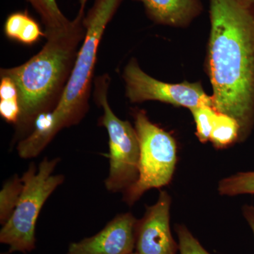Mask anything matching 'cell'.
<instances>
[{
    "label": "cell",
    "instance_id": "2",
    "mask_svg": "<svg viewBox=\"0 0 254 254\" xmlns=\"http://www.w3.org/2000/svg\"><path fill=\"white\" fill-rule=\"evenodd\" d=\"M88 1L79 0L80 9L69 28L46 37L39 53L19 66L0 70V76L11 78L18 90L21 113L14 126V143L27 137L37 119L52 113L59 104L86 36Z\"/></svg>",
    "mask_w": 254,
    "mask_h": 254
},
{
    "label": "cell",
    "instance_id": "1",
    "mask_svg": "<svg viewBox=\"0 0 254 254\" xmlns=\"http://www.w3.org/2000/svg\"><path fill=\"white\" fill-rule=\"evenodd\" d=\"M208 71L213 108L235 119L240 141L254 125V7L210 0Z\"/></svg>",
    "mask_w": 254,
    "mask_h": 254
},
{
    "label": "cell",
    "instance_id": "19",
    "mask_svg": "<svg viewBox=\"0 0 254 254\" xmlns=\"http://www.w3.org/2000/svg\"><path fill=\"white\" fill-rule=\"evenodd\" d=\"M239 1L246 6V7L253 8L254 7V0H238Z\"/></svg>",
    "mask_w": 254,
    "mask_h": 254
},
{
    "label": "cell",
    "instance_id": "7",
    "mask_svg": "<svg viewBox=\"0 0 254 254\" xmlns=\"http://www.w3.org/2000/svg\"><path fill=\"white\" fill-rule=\"evenodd\" d=\"M127 98L131 103L160 101L190 110L213 107V99L197 83H169L158 81L144 72L132 58L124 69Z\"/></svg>",
    "mask_w": 254,
    "mask_h": 254
},
{
    "label": "cell",
    "instance_id": "11",
    "mask_svg": "<svg viewBox=\"0 0 254 254\" xmlns=\"http://www.w3.org/2000/svg\"><path fill=\"white\" fill-rule=\"evenodd\" d=\"M4 33L6 38L17 41L25 46H32L46 37L39 23L27 11H16L9 14L4 25Z\"/></svg>",
    "mask_w": 254,
    "mask_h": 254
},
{
    "label": "cell",
    "instance_id": "14",
    "mask_svg": "<svg viewBox=\"0 0 254 254\" xmlns=\"http://www.w3.org/2000/svg\"><path fill=\"white\" fill-rule=\"evenodd\" d=\"M23 189L22 178L15 175L6 180L0 190V223L4 225L16 208Z\"/></svg>",
    "mask_w": 254,
    "mask_h": 254
},
{
    "label": "cell",
    "instance_id": "4",
    "mask_svg": "<svg viewBox=\"0 0 254 254\" xmlns=\"http://www.w3.org/2000/svg\"><path fill=\"white\" fill-rule=\"evenodd\" d=\"M60 158L42 160L38 168L32 163L21 177L23 189L14 213L0 230V242L9 246V253L27 254L36 249L37 220L43 205L65 177L54 175Z\"/></svg>",
    "mask_w": 254,
    "mask_h": 254
},
{
    "label": "cell",
    "instance_id": "15",
    "mask_svg": "<svg viewBox=\"0 0 254 254\" xmlns=\"http://www.w3.org/2000/svg\"><path fill=\"white\" fill-rule=\"evenodd\" d=\"M218 190L220 195L227 196L254 194V171L242 172L222 179Z\"/></svg>",
    "mask_w": 254,
    "mask_h": 254
},
{
    "label": "cell",
    "instance_id": "13",
    "mask_svg": "<svg viewBox=\"0 0 254 254\" xmlns=\"http://www.w3.org/2000/svg\"><path fill=\"white\" fill-rule=\"evenodd\" d=\"M240 139V127L235 119L218 113L215 118L210 141L216 148H223Z\"/></svg>",
    "mask_w": 254,
    "mask_h": 254
},
{
    "label": "cell",
    "instance_id": "10",
    "mask_svg": "<svg viewBox=\"0 0 254 254\" xmlns=\"http://www.w3.org/2000/svg\"><path fill=\"white\" fill-rule=\"evenodd\" d=\"M154 22L170 26L190 24L203 10L200 0H138Z\"/></svg>",
    "mask_w": 254,
    "mask_h": 254
},
{
    "label": "cell",
    "instance_id": "21",
    "mask_svg": "<svg viewBox=\"0 0 254 254\" xmlns=\"http://www.w3.org/2000/svg\"><path fill=\"white\" fill-rule=\"evenodd\" d=\"M10 253H9V252H8V253H1V254H9Z\"/></svg>",
    "mask_w": 254,
    "mask_h": 254
},
{
    "label": "cell",
    "instance_id": "16",
    "mask_svg": "<svg viewBox=\"0 0 254 254\" xmlns=\"http://www.w3.org/2000/svg\"><path fill=\"white\" fill-rule=\"evenodd\" d=\"M190 110L194 119L198 139L202 143L210 141L218 112L212 106L199 107Z\"/></svg>",
    "mask_w": 254,
    "mask_h": 254
},
{
    "label": "cell",
    "instance_id": "12",
    "mask_svg": "<svg viewBox=\"0 0 254 254\" xmlns=\"http://www.w3.org/2000/svg\"><path fill=\"white\" fill-rule=\"evenodd\" d=\"M38 13L44 25L46 37L59 34L68 30L72 21L62 12L56 0H26Z\"/></svg>",
    "mask_w": 254,
    "mask_h": 254
},
{
    "label": "cell",
    "instance_id": "5",
    "mask_svg": "<svg viewBox=\"0 0 254 254\" xmlns=\"http://www.w3.org/2000/svg\"><path fill=\"white\" fill-rule=\"evenodd\" d=\"M110 78L108 73L94 80L95 103L103 110L98 125L105 127L109 137V173L105 180L110 193L126 191L138 178L140 145L136 128L118 118L108 102Z\"/></svg>",
    "mask_w": 254,
    "mask_h": 254
},
{
    "label": "cell",
    "instance_id": "17",
    "mask_svg": "<svg viewBox=\"0 0 254 254\" xmlns=\"http://www.w3.org/2000/svg\"><path fill=\"white\" fill-rule=\"evenodd\" d=\"M175 230L178 237V250L180 254H210L185 225H177Z\"/></svg>",
    "mask_w": 254,
    "mask_h": 254
},
{
    "label": "cell",
    "instance_id": "6",
    "mask_svg": "<svg viewBox=\"0 0 254 254\" xmlns=\"http://www.w3.org/2000/svg\"><path fill=\"white\" fill-rule=\"evenodd\" d=\"M140 145L138 178L126 191L123 200L132 205L147 190L169 185L176 166L177 143L168 132L152 123L143 110L133 113Z\"/></svg>",
    "mask_w": 254,
    "mask_h": 254
},
{
    "label": "cell",
    "instance_id": "18",
    "mask_svg": "<svg viewBox=\"0 0 254 254\" xmlns=\"http://www.w3.org/2000/svg\"><path fill=\"white\" fill-rule=\"evenodd\" d=\"M242 213L245 220L248 222L254 237V206L251 205H245L242 208Z\"/></svg>",
    "mask_w": 254,
    "mask_h": 254
},
{
    "label": "cell",
    "instance_id": "9",
    "mask_svg": "<svg viewBox=\"0 0 254 254\" xmlns=\"http://www.w3.org/2000/svg\"><path fill=\"white\" fill-rule=\"evenodd\" d=\"M136 218L119 214L103 230L68 246L66 254H131L136 248Z\"/></svg>",
    "mask_w": 254,
    "mask_h": 254
},
{
    "label": "cell",
    "instance_id": "8",
    "mask_svg": "<svg viewBox=\"0 0 254 254\" xmlns=\"http://www.w3.org/2000/svg\"><path fill=\"white\" fill-rule=\"evenodd\" d=\"M171 197L165 190L148 207L144 215L137 220L136 250L138 254H176L178 243L170 230Z\"/></svg>",
    "mask_w": 254,
    "mask_h": 254
},
{
    "label": "cell",
    "instance_id": "3",
    "mask_svg": "<svg viewBox=\"0 0 254 254\" xmlns=\"http://www.w3.org/2000/svg\"><path fill=\"white\" fill-rule=\"evenodd\" d=\"M123 0H95L85 16L86 36L59 104L46 114L50 141L63 128L78 125L89 110V100L98 49L105 29Z\"/></svg>",
    "mask_w": 254,
    "mask_h": 254
},
{
    "label": "cell",
    "instance_id": "20",
    "mask_svg": "<svg viewBox=\"0 0 254 254\" xmlns=\"http://www.w3.org/2000/svg\"><path fill=\"white\" fill-rule=\"evenodd\" d=\"M131 254H138L136 253V252H133V253H132Z\"/></svg>",
    "mask_w": 254,
    "mask_h": 254
}]
</instances>
